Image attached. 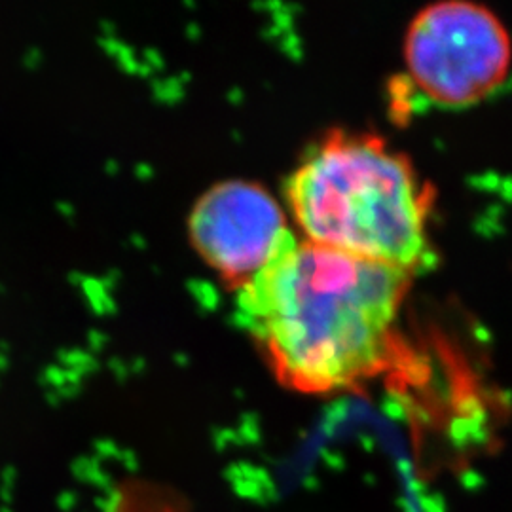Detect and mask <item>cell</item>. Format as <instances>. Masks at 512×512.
<instances>
[{
  "instance_id": "obj_1",
  "label": "cell",
  "mask_w": 512,
  "mask_h": 512,
  "mask_svg": "<svg viewBox=\"0 0 512 512\" xmlns=\"http://www.w3.org/2000/svg\"><path fill=\"white\" fill-rule=\"evenodd\" d=\"M412 274L298 239L236 293L238 319L281 382L304 393L359 384L389 365Z\"/></svg>"
},
{
  "instance_id": "obj_2",
  "label": "cell",
  "mask_w": 512,
  "mask_h": 512,
  "mask_svg": "<svg viewBox=\"0 0 512 512\" xmlns=\"http://www.w3.org/2000/svg\"><path fill=\"white\" fill-rule=\"evenodd\" d=\"M287 200L317 245L410 274L429 258V192L378 137L330 133L294 169Z\"/></svg>"
},
{
  "instance_id": "obj_3",
  "label": "cell",
  "mask_w": 512,
  "mask_h": 512,
  "mask_svg": "<svg viewBox=\"0 0 512 512\" xmlns=\"http://www.w3.org/2000/svg\"><path fill=\"white\" fill-rule=\"evenodd\" d=\"M511 40L490 10L440 2L412 21L404 55L416 88L442 107H469L497 90L511 67Z\"/></svg>"
},
{
  "instance_id": "obj_4",
  "label": "cell",
  "mask_w": 512,
  "mask_h": 512,
  "mask_svg": "<svg viewBox=\"0 0 512 512\" xmlns=\"http://www.w3.org/2000/svg\"><path fill=\"white\" fill-rule=\"evenodd\" d=\"M188 230L203 260L236 289L262 270L289 232L274 196L245 181L209 188L194 205Z\"/></svg>"
}]
</instances>
